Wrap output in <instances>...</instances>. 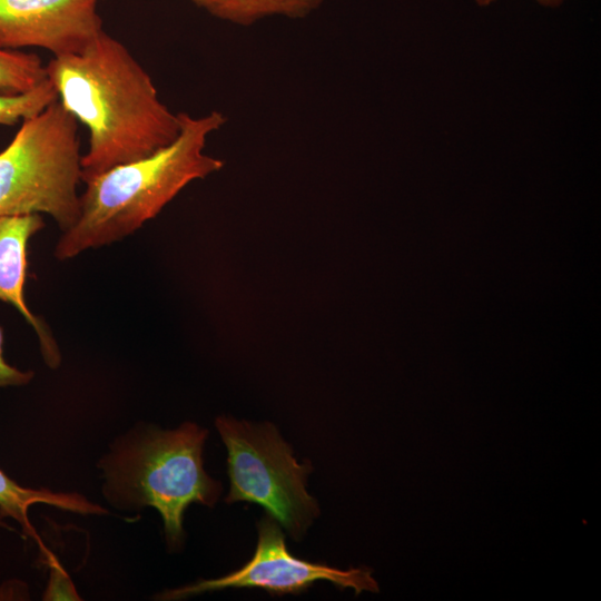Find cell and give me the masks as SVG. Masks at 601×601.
Returning a JSON list of instances; mask_svg holds the SVG:
<instances>
[{
  "label": "cell",
  "mask_w": 601,
  "mask_h": 601,
  "mask_svg": "<svg viewBox=\"0 0 601 601\" xmlns=\"http://www.w3.org/2000/svg\"><path fill=\"white\" fill-rule=\"evenodd\" d=\"M43 226L38 214L0 217V300L13 306L35 328L46 364L56 368L61 361L59 347L45 323L31 313L24 298L28 243Z\"/></svg>",
  "instance_id": "ba28073f"
},
{
  "label": "cell",
  "mask_w": 601,
  "mask_h": 601,
  "mask_svg": "<svg viewBox=\"0 0 601 601\" xmlns=\"http://www.w3.org/2000/svg\"><path fill=\"white\" fill-rule=\"evenodd\" d=\"M227 449L229 493L225 501L260 505L295 540H300L319 515L316 500L306 490L313 471L299 463L275 425L254 424L228 416L216 418Z\"/></svg>",
  "instance_id": "5b68a950"
},
{
  "label": "cell",
  "mask_w": 601,
  "mask_h": 601,
  "mask_svg": "<svg viewBox=\"0 0 601 601\" xmlns=\"http://www.w3.org/2000/svg\"><path fill=\"white\" fill-rule=\"evenodd\" d=\"M47 79V68L36 53L0 49V95L23 93Z\"/></svg>",
  "instance_id": "8fae6325"
},
{
  "label": "cell",
  "mask_w": 601,
  "mask_h": 601,
  "mask_svg": "<svg viewBox=\"0 0 601 601\" xmlns=\"http://www.w3.org/2000/svg\"><path fill=\"white\" fill-rule=\"evenodd\" d=\"M179 117L180 131L170 145L86 181L79 218L56 246L58 259L122 239L157 216L189 183L223 168L220 159L204 150L226 117L217 110L199 117L179 112Z\"/></svg>",
  "instance_id": "7a4b0ae2"
},
{
  "label": "cell",
  "mask_w": 601,
  "mask_h": 601,
  "mask_svg": "<svg viewBox=\"0 0 601 601\" xmlns=\"http://www.w3.org/2000/svg\"><path fill=\"white\" fill-rule=\"evenodd\" d=\"M475 1L480 6H487L494 0H475ZM536 1L543 6H550V7L559 6L562 2V0H536Z\"/></svg>",
  "instance_id": "9a60e30c"
},
{
  "label": "cell",
  "mask_w": 601,
  "mask_h": 601,
  "mask_svg": "<svg viewBox=\"0 0 601 601\" xmlns=\"http://www.w3.org/2000/svg\"><path fill=\"white\" fill-rule=\"evenodd\" d=\"M32 377L33 373L31 371H21L4 359L3 332L0 326V387L26 385Z\"/></svg>",
  "instance_id": "5bb4252c"
},
{
  "label": "cell",
  "mask_w": 601,
  "mask_h": 601,
  "mask_svg": "<svg viewBox=\"0 0 601 601\" xmlns=\"http://www.w3.org/2000/svg\"><path fill=\"white\" fill-rule=\"evenodd\" d=\"M210 16L242 27L268 18L303 19L327 0H189Z\"/></svg>",
  "instance_id": "30bf717a"
},
{
  "label": "cell",
  "mask_w": 601,
  "mask_h": 601,
  "mask_svg": "<svg viewBox=\"0 0 601 601\" xmlns=\"http://www.w3.org/2000/svg\"><path fill=\"white\" fill-rule=\"evenodd\" d=\"M78 120L53 101L24 119L0 151V217L48 214L67 231L79 218Z\"/></svg>",
  "instance_id": "277c9868"
},
{
  "label": "cell",
  "mask_w": 601,
  "mask_h": 601,
  "mask_svg": "<svg viewBox=\"0 0 601 601\" xmlns=\"http://www.w3.org/2000/svg\"><path fill=\"white\" fill-rule=\"evenodd\" d=\"M46 68L59 102L89 130L82 181L178 137L179 112L161 101L149 73L105 31L81 52L53 57Z\"/></svg>",
  "instance_id": "6da1fadb"
},
{
  "label": "cell",
  "mask_w": 601,
  "mask_h": 601,
  "mask_svg": "<svg viewBox=\"0 0 601 601\" xmlns=\"http://www.w3.org/2000/svg\"><path fill=\"white\" fill-rule=\"evenodd\" d=\"M98 0H0V49L79 53L102 32Z\"/></svg>",
  "instance_id": "52a82bcc"
},
{
  "label": "cell",
  "mask_w": 601,
  "mask_h": 601,
  "mask_svg": "<svg viewBox=\"0 0 601 601\" xmlns=\"http://www.w3.org/2000/svg\"><path fill=\"white\" fill-rule=\"evenodd\" d=\"M50 564V578L47 590L43 594L45 600H80L69 577L63 568L49 552L46 556Z\"/></svg>",
  "instance_id": "4fadbf2b"
},
{
  "label": "cell",
  "mask_w": 601,
  "mask_h": 601,
  "mask_svg": "<svg viewBox=\"0 0 601 601\" xmlns=\"http://www.w3.org/2000/svg\"><path fill=\"white\" fill-rule=\"evenodd\" d=\"M258 540L252 559L240 569L211 580L173 589L158 595L161 600H180L224 589L256 588L270 594H299L317 581H327L339 589L351 588L356 594L378 592V584L368 568L339 570L294 556L287 549L280 524L266 514L257 523Z\"/></svg>",
  "instance_id": "8992f818"
},
{
  "label": "cell",
  "mask_w": 601,
  "mask_h": 601,
  "mask_svg": "<svg viewBox=\"0 0 601 601\" xmlns=\"http://www.w3.org/2000/svg\"><path fill=\"white\" fill-rule=\"evenodd\" d=\"M56 100L58 96L49 79L23 93L0 95V125L23 121L36 116Z\"/></svg>",
  "instance_id": "7c38bea8"
},
{
  "label": "cell",
  "mask_w": 601,
  "mask_h": 601,
  "mask_svg": "<svg viewBox=\"0 0 601 601\" xmlns=\"http://www.w3.org/2000/svg\"><path fill=\"white\" fill-rule=\"evenodd\" d=\"M0 526H1V528H6V529H8V530H10V531L13 530L12 528L8 526V525L2 521V519H0Z\"/></svg>",
  "instance_id": "2e32d148"
},
{
  "label": "cell",
  "mask_w": 601,
  "mask_h": 601,
  "mask_svg": "<svg viewBox=\"0 0 601 601\" xmlns=\"http://www.w3.org/2000/svg\"><path fill=\"white\" fill-rule=\"evenodd\" d=\"M37 503L52 505L83 515L108 513L107 510L78 493H57L47 489L23 487L0 470V519L11 518L18 522L23 534L33 539L45 555L49 551L33 529L28 514L31 505Z\"/></svg>",
  "instance_id": "9c48e42d"
},
{
  "label": "cell",
  "mask_w": 601,
  "mask_h": 601,
  "mask_svg": "<svg viewBox=\"0 0 601 601\" xmlns=\"http://www.w3.org/2000/svg\"><path fill=\"white\" fill-rule=\"evenodd\" d=\"M208 431L186 422L174 430L135 428L100 462L107 501L121 510L156 509L170 551L185 540L184 514L191 503L213 508L221 484L204 469Z\"/></svg>",
  "instance_id": "3957f363"
}]
</instances>
